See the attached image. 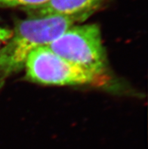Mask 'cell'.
Returning <instances> with one entry per match:
<instances>
[{"label":"cell","mask_w":148,"mask_h":149,"mask_svg":"<svg viewBox=\"0 0 148 149\" xmlns=\"http://www.w3.org/2000/svg\"><path fill=\"white\" fill-rule=\"evenodd\" d=\"M84 21L72 16H42L28 17L19 21L11 38L0 49L1 77L21 70L34 49L48 45L67 29Z\"/></svg>","instance_id":"obj_1"},{"label":"cell","mask_w":148,"mask_h":149,"mask_svg":"<svg viewBox=\"0 0 148 149\" xmlns=\"http://www.w3.org/2000/svg\"><path fill=\"white\" fill-rule=\"evenodd\" d=\"M46 46L79 68L104 75L107 58L98 24L73 25Z\"/></svg>","instance_id":"obj_2"},{"label":"cell","mask_w":148,"mask_h":149,"mask_svg":"<svg viewBox=\"0 0 148 149\" xmlns=\"http://www.w3.org/2000/svg\"><path fill=\"white\" fill-rule=\"evenodd\" d=\"M24 68L29 80L44 85H101L107 80L104 75L93 74L69 62L46 45L31 52Z\"/></svg>","instance_id":"obj_3"},{"label":"cell","mask_w":148,"mask_h":149,"mask_svg":"<svg viewBox=\"0 0 148 149\" xmlns=\"http://www.w3.org/2000/svg\"><path fill=\"white\" fill-rule=\"evenodd\" d=\"M106 0H47L37 7L26 8L28 17L72 16L86 20L98 11Z\"/></svg>","instance_id":"obj_4"},{"label":"cell","mask_w":148,"mask_h":149,"mask_svg":"<svg viewBox=\"0 0 148 149\" xmlns=\"http://www.w3.org/2000/svg\"><path fill=\"white\" fill-rule=\"evenodd\" d=\"M47 0H0V8H21L22 10L40 6Z\"/></svg>","instance_id":"obj_5"},{"label":"cell","mask_w":148,"mask_h":149,"mask_svg":"<svg viewBox=\"0 0 148 149\" xmlns=\"http://www.w3.org/2000/svg\"><path fill=\"white\" fill-rule=\"evenodd\" d=\"M11 35H12V30L0 27V47L2 43H6L9 40Z\"/></svg>","instance_id":"obj_6"}]
</instances>
